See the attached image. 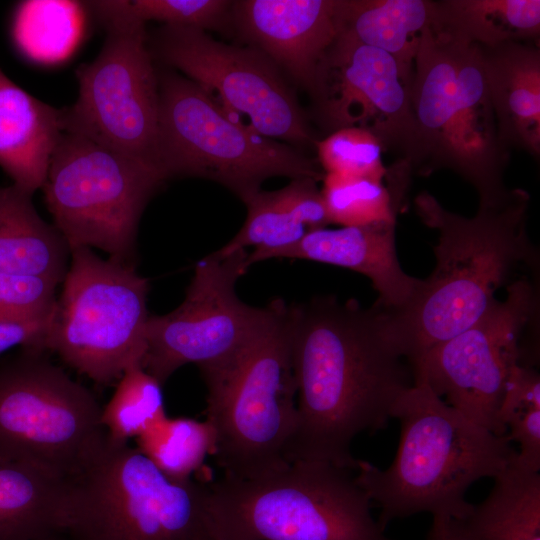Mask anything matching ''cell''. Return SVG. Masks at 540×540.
Listing matches in <instances>:
<instances>
[{
	"label": "cell",
	"mask_w": 540,
	"mask_h": 540,
	"mask_svg": "<svg viewBox=\"0 0 540 540\" xmlns=\"http://www.w3.org/2000/svg\"><path fill=\"white\" fill-rule=\"evenodd\" d=\"M529 199L522 189H508L466 217L427 191L417 195L416 214L438 234L436 265L409 303L389 312L394 340L410 366L476 322L497 301L498 289L538 275L539 252L526 229Z\"/></svg>",
	"instance_id": "cell-2"
},
{
	"label": "cell",
	"mask_w": 540,
	"mask_h": 540,
	"mask_svg": "<svg viewBox=\"0 0 540 540\" xmlns=\"http://www.w3.org/2000/svg\"><path fill=\"white\" fill-rule=\"evenodd\" d=\"M124 9L136 19L155 20L167 26L205 31L225 25L233 2L226 0H122Z\"/></svg>",
	"instance_id": "cell-33"
},
{
	"label": "cell",
	"mask_w": 540,
	"mask_h": 540,
	"mask_svg": "<svg viewBox=\"0 0 540 540\" xmlns=\"http://www.w3.org/2000/svg\"><path fill=\"white\" fill-rule=\"evenodd\" d=\"M339 0L235 1L232 16L244 36L309 94L339 35Z\"/></svg>",
	"instance_id": "cell-17"
},
{
	"label": "cell",
	"mask_w": 540,
	"mask_h": 540,
	"mask_svg": "<svg viewBox=\"0 0 540 540\" xmlns=\"http://www.w3.org/2000/svg\"><path fill=\"white\" fill-rule=\"evenodd\" d=\"M317 180L300 177L281 189L258 190L243 200L247 216L241 229L220 249L218 256L254 248L247 263L270 259L276 251L288 248L312 231L326 228L329 218Z\"/></svg>",
	"instance_id": "cell-19"
},
{
	"label": "cell",
	"mask_w": 540,
	"mask_h": 540,
	"mask_svg": "<svg viewBox=\"0 0 540 540\" xmlns=\"http://www.w3.org/2000/svg\"><path fill=\"white\" fill-rule=\"evenodd\" d=\"M158 84L156 164L166 180L208 179L242 201L270 177L322 181L324 173L299 149L238 124L185 76L164 72Z\"/></svg>",
	"instance_id": "cell-8"
},
{
	"label": "cell",
	"mask_w": 540,
	"mask_h": 540,
	"mask_svg": "<svg viewBox=\"0 0 540 540\" xmlns=\"http://www.w3.org/2000/svg\"><path fill=\"white\" fill-rule=\"evenodd\" d=\"M148 47L152 57L181 71L243 127L294 147L315 143L293 91L257 49L217 41L200 29L167 25L148 39Z\"/></svg>",
	"instance_id": "cell-14"
},
{
	"label": "cell",
	"mask_w": 540,
	"mask_h": 540,
	"mask_svg": "<svg viewBox=\"0 0 540 540\" xmlns=\"http://www.w3.org/2000/svg\"><path fill=\"white\" fill-rule=\"evenodd\" d=\"M339 33L381 50L411 82L414 61L434 21L430 0H339Z\"/></svg>",
	"instance_id": "cell-24"
},
{
	"label": "cell",
	"mask_w": 540,
	"mask_h": 540,
	"mask_svg": "<svg viewBox=\"0 0 540 540\" xmlns=\"http://www.w3.org/2000/svg\"><path fill=\"white\" fill-rule=\"evenodd\" d=\"M50 319L32 322L0 321V356L15 347L45 350L44 341Z\"/></svg>",
	"instance_id": "cell-35"
},
{
	"label": "cell",
	"mask_w": 540,
	"mask_h": 540,
	"mask_svg": "<svg viewBox=\"0 0 540 540\" xmlns=\"http://www.w3.org/2000/svg\"><path fill=\"white\" fill-rule=\"evenodd\" d=\"M317 156L324 174H340L384 181L388 169L382 161L383 147L371 132L346 127L316 140Z\"/></svg>",
	"instance_id": "cell-32"
},
{
	"label": "cell",
	"mask_w": 540,
	"mask_h": 540,
	"mask_svg": "<svg viewBox=\"0 0 540 540\" xmlns=\"http://www.w3.org/2000/svg\"><path fill=\"white\" fill-rule=\"evenodd\" d=\"M58 285L47 278L0 271V321L32 322L51 318Z\"/></svg>",
	"instance_id": "cell-34"
},
{
	"label": "cell",
	"mask_w": 540,
	"mask_h": 540,
	"mask_svg": "<svg viewBox=\"0 0 540 540\" xmlns=\"http://www.w3.org/2000/svg\"><path fill=\"white\" fill-rule=\"evenodd\" d=\"M269 313L244 347L224 365L202 373L206 421L215 433L213 456L224 477L250 480L282 470L297 420L290 304Z\"/></svg>",
	"instance_id": "cell-5"
},
{
	"label": "cell",
	"mask_w": 540,
	"mask_h": 540,
	"mask_svg": "<svg viewBox=\"0 0 540 540\" xmlns=\"http://www.w3.org/2000/svg\"><path fill=\"white\" fill-rule=\"evenodd\" d=\"M71 480L0 456V540L63 533Z\"/></svg>",
	"instance_id": "cell-22"
},
{
	"label": "cell",
	"mask_w": 540,
	"mask_h": 540,
	"mask_svg": "<svg viewBox=\"0 0 540 540\" xmlns=\"http://www.w3.org/2000/svg\"><path fill=\"white\" fill-rule=\"evenodd\" d=\"M498 136L508 150L540 154V50L531 42L482 48Z\"/></svg>",
	"instance_id": "cell-20"
},
{
	"label": "cell",
	"mask_w": 540,
	"mask_h": 540,
	"mask_svg": "<svg viewBox=\"0 0 540 540\" xmlns=\"http://www.w3.org/2000/svg\"><path fill=\"white\" fill-rule=\"evenodd\" d=\"M166 181L155 167L63 132L42 186L55 228L70 249H99L135 266L139 223Z\"/></svg>",
	"instance_id": "cell-10"
},
{
	"label": "cell",
	"mask_w": 540,
	"mask_h": 540,
	"mask_svg": "<svg viewBox=\"0 0 540 540\" xmlns=\"http://www.w3.org/2000/svg\"><path fill=\"white\" fill-rule=\"evenodd\" d=\"M62 109L35 98L0 69V167L14 186L41 189L63 134Z\"/></svg>",
	"instance_id": "cell-21"
},
{
	"label": "cell",
	"mask_w": 540,
	"mask_h": 540,
	"mask_svg": "<svg viewBox=\"0 0 540 540\" xmlns=\"http://www.w3.org/2000/svg\"><path fill=\"white\" fill-rule=\"evenodd\" d=\"M459 521L467 540H540V473L514 459Z\"/></svg>",
	"instance_id": "cell-25"
},
{
	"label": "cell",
	"mask_w": 540,
	"mask_h": 540,
	"mask_svg": "<svg viewBox=\"0 0 540 540\" xmlns=\"http://www.w3.org/2000/svg\"><path fill=\"white\" fill-rule=\"evenodd\" d=\"M44 341L69 367L95 383L118 381L146 349L149 281L135 266L70 249Z\"/></svg>",
	"instance_id": "cell-9"
},
{
	"label": "cell",
	"mask_w": 540,
	"mask_h": 540,
	"mask_svg": "<svg viewBox=\"0 0 540 540\" xmlns=\"http://www.w3.org/2000/svg\"><path fill=\"white\" fill-rule=\"evenodd\" d=\"M432 28L482 48L508 42H532L540 34V1H434Z\"/></svg>",
	"instance_id": "cell-26"
},
{
	"label": "cell",
	"mask_w": 540,
	"mask_h": 540,
	"mask_svg": "<svg viewBox=\"0 0 540 540\" xmlns=\"http://www.w3.org/2000/svg\"><path fill=\"white\" fill-rule=\"evenodd\" d=\"M32 196L14 185L0 187V271L61 284L70 248L38 214Z\"/></svg>",
	"instance_id": "cell-23"
},
{
	"label": "cell",
	"mask_w": 540,
	"mask_h": 540,
	"mask_svg": "<svg viewBox=\"0 0 540 540\" xmlns=\"http://www.w3.org/2000/svg\"><path fill=\"white\" fill-rule=\"evenodd\" d=\"M391 418L400 423L397 452L380 469L358 459L355 480L380 508L385 530L395 519L419 513L464 519L473 505L470 486L497 476L517 455L507 436H498L448 405L416 381L395 403Z\"/></svg>",
	"instance_id": "cell-3"
},
{
	"label": "cell",
	"mask_w": 540,
	"mask_h": 540,
	"mask_svg": "<svg viewBox=\"0 0 540 540\" xmlns=\"http://www.w3.org/2000/svg\"><path fill=\"white\" fill-rule=\"evenodd\" d=\"M210 540H392L349 470L294 461L250 480L207 483Z\"/></svg>",
	"instance_id": "cell-6"
},
{
	"label": "cell",
	"mask_w": 540,
	"mask_h": 540,
	"mask_svg": "<svg viewBox=\"0 0 540 540\" xmlns=\"http://www.w3.org/2000/svg\"><path fill=\"white\" fill-rule=\"evenodd\" d=\"M136 447L167 477L186 481L212 455L215 433L205 421L168 416L135 438Z\"/></svg>",
	"instance_id": "cell-28"
},
{
	"label": "cell",
	"mask_w": 540,
	"mask_h": 540,
	"mask_svg": "<svg viewBox=\"0 0 540 540\" xmlns=\"http://www.w3.org/2000/svg\"><path fill=\"white\" fill-rule=\"evenodd\" d=\"M498 418L508 439L519 445L517 459L540 471V375L536 367L517 365L514 368Z\"/></svg>",
	"instance_id": "cell-31"
},
{
	"label": "cell",
	"mask_w": 540,
	"mask_h": 540,
	"mask_svg": "<svg viewBox=\"0 0 540 540\" xmlns=\"http://www.w3.org/2000/svg\"><path fill=\"white\" fill-rule=\"evenodd\" d=\"M84 4L106 37L97 57L76 69L78 97L62 108L63 132L157 168L159 84L145 23L122 0Z\"/></svg>",
	"instance_id": "cell-11"
},
{
	"label": "cell",
	"mask_w": 540,
	"mask_h": 540,
	"mask_svg": "<svg viewBox=\"0 0 540 540\" xmlns=\"http://www.w3.org/2000/svg\"><path fill=\"white\" fill-rule=\"evenodd\" d=\"M34 540H70L69 538L63 536V533H52Z\"/></svg>",
	"instance_id": "cell-37"
},
{
	"label": "cell",
	"mask_w": 540,
	"mask_h": 540,
	"mask_svg": "<svg viewBox=\"0 0 540 540\" xmlns=\"http://www.w3.org/2000/svg\"><path fill=\"white\" fill-rule=\"evenodd\" d=\"M297 420L285 458L356 470L354 438L386 428L413 372L393 338L389 312L375 303L315 297L291 303Z\"/></svg>",
	"instance_id": "cell-1"
},
{
	"label": "cell",
	"mask_w": 540,
	"mask_h": 540,
	"mask_svg": "<svg viewBox=\"0 0 540 540\" xmlns=\"http://www.w3.org/2000/svg\"><path fill=\"white\" fill-rule=\"evenodd\" d=\"M539 312V277L517 279L476 322L412 363L414 382H424L474 423L506 436L499 407L514 368L538 363Z\"/></svg>",
	"instance_id": "cell-13"
},
{
	"label": "cell",
	"mask_w": 540,
	"mask_h": 540,
	"mask_svg": "<svg viewBox=\"0 0 540 540\" xmlns=\"http://www.w3.org/2000/svg\"><path fill=\"white\" fill-rule=\"evenodd\" d=\"M426 540H467L457 519L433 516Z\"/></svg>",
	"instance_id": "cell-36"
},
{
	"label": "cell",
	"mask_w": 540,
	"mask_h": 540,
	"mask_svg": "<svg viewBox=\"0 0 540 540\" xmlns=\"http://www.w3.org/2000/svg\"><path fill=\"white\" fill-rule=\"evenodd\" d=\"M162 385L141 364L128 367L102 407L101 423L113 443H128L167 416Z\"/></svg>",
	"instance_id": "cell-30"
},
{
	"label": "cell",
	"mask_w": 540,
	"mask_h": 540,
	"mask_svg": "<svg viewBox=\"0 0 540 540\" xmlns=\"http://www.w3.org/2000/svg\"><path fill=\"white\" fill-rule=\"evenodd\" d=\"M80 4L71 1H24L11 24L13 41L25 57L53 62L74 47L81 26Z\"/></svg>",
	"instance_id": "cell-27"
},
{
	"label": "cell",
	"mask_w": 540,
	"mask_h": 540,
	"mask_svg": "<svg viewBox=\"0 0 540 540\" xmlns=\"http://www.w3.org/2000/svg\"><path fill=\"white\" fill-rule=\"evenodd\" d=\"M246 250L215 252L197 262L182 303L150 315L141 366L162 386L180 367L196 364L201 374L231 360L266 320L268 305L253 307L236 293L249 268Z\"/></svg>",
	"instance_id": "cell-15"
},
{
	"label": "cell",
	"mask_w": 540,
	"mask_h": 540,
	"mask_svg": "<svg viewBox=\"0 0 540 540\" xmlns=\"http://www.w3.org/2000/svg\"><path fill=\"white\" fill-rule=\"evenodd\" d=\"M272 258L315 261L360 273L371 280L377 291L376 303L389 312L403 309L421 283V279L408 275L400 265L395 222L321 228L295 245L276 251Z\"/></svg>",
	"instance_id": "cell-18"
},
{
	"label": "cell",
	"mask_w": 540,
	"mask_h": 540,
	"mask_svg": "<svg viewBox=\"0 0 540 540\" xmlns=\"http://www.w3.org/2000/svg\"><path fill=\"white\" fill-rule=\"evenodd\" d=\"M207 483L175 481L137 447L107 441L71 480L63 534L70 540H210Z\"/></svg>",
	"instance_id": "cell-7"
},
{
	"label": "cell",
	"mask_w": 540,
	"mask_h": 540,
	"mask_svg": "<svg viewBox=\"0 0 540 540\" xmlns=\"http://www.w3.org/2000/svg\"><path fill=\"white\" fill-rule=\"evenodd\" d=\"M20 349L0 361V456L73 480L107 441L102 407L45 350Z\"/></svg>",
	"instance_id": "cell-12"
},
{
	"label": "cell",
	"mask_w": 540,
	"mask_h": 540,
	"mask_svg": "<svg viewBox=\"0 0 540 540\" xmlns=\"http://www.w3.org/2000/svg\"><path fill=\"white\" fill-rule=\"evenodd\" d=\"M321 195L330 224L341 227L395 222L403 194L370 178L324 174Z\"/></svg>",
	"instance_id": "cell-29"
},
{
	"label": "cell",
	"mask_w": 540,
	"mask_h": 540,
	"mask_svg": "<svg viewBox=\"0 0 540 540\" xmlns=\"http://www.w3.org/2000/svg\"><path fill=\"white\" fill-rule=\"evenodd\" d=\"M410 84L392 56L339 33L310 96L317 119L330 133L365 129L406 161L413 140Z\"/></svg>",
	"instance_id": "cell-16"
},
{
	"label": "cell",
	"mask_w": 540,
	"mask_h": 540,
	"mask_svg": "<svg viewBox=\"0 0 540 540\" xmlns=\"http://www.w3.org/2000/svg\"><path fill=\"white\" fill-rule=\"evenodd\" d=\"M409 95L413 140L405 163L411 171L449 169L476 189L479 202L502 198L509 153L499 140L481 48L430 27Z\"/></svg>",
	"instance_id": "cell-4"
}]
</instances>
